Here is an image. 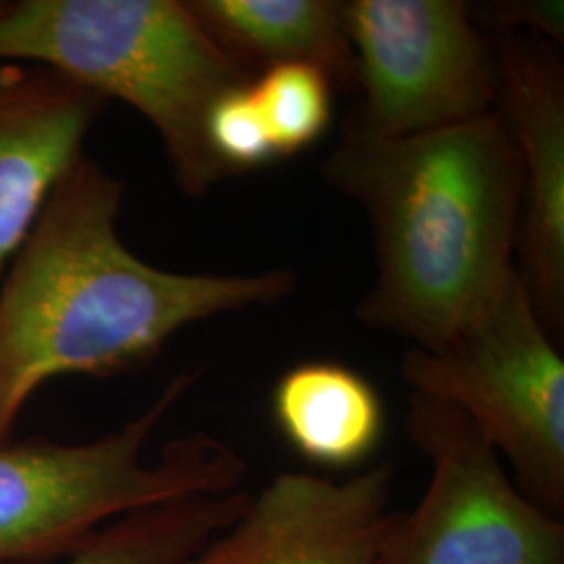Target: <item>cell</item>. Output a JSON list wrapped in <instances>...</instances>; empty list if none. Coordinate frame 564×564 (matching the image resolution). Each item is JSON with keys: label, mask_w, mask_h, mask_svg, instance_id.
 Segmentation results:
<instances>
[{"label": "cell", "mask_w": 564, "mask_h": 564, "mask_svg": "<svg viewBox=\"0 0 564 564\" xmlns=\"http://www.w3.org/2000/svg\"><path fill=\"white\" fill-rule=\"evenodd\" d=\"M123 182L82 155L44 203L0 281V444L61 377L141 372L191 324L286 300L297 274H182L118 232Z\"/></svg>", "instance_id": "cell-1"}, {"label": "cell", "mask_w": 564, "mask_h": 564, "mask_svg": "<svg viewBox=\"0 0 564 564\" xmlns=\"http://www.w3.org/2000/svg\"><path fill=\"white\" fill-rule=\"evenodd\" d=\"M321 174L370 224L377 279L356 310L366 328L435 349L517 268L523 178L498 111L410 137L343 121Z\"/></svg>", "instance_id": "cell-2"}, {"label": "cell", "mask_w": 564, "mask_h": 564, "mask_svg": "<svg viewBox=\"0 0 564 564\" xmlns=\"http://www.w3.org/2000/svg\"><path fill=\"white\" fill-rule=\"evenodd\" d=\"M0 63L42 65L130 105L160 134L188 197L230 176L212 151L207 120L253 76L203 30L186 0H0Z\"/></svg>", "instance_id": "cell-3"}, {"label": "cell", "mask_w": 564, "mask_h": 564, "mask_svg": "<svg viewBox=\"0 0 564 564\" xmlns=\"http://www.w3.org/2000/svg\"><path fill=\"white\" fill-rule=\"evenodd\" d=\"M199 377L197 368L176 375L139 416L99 440L0 444V564L63 558L134 510L237 491L247 464L209 433L176 437L155 463L144 460L147 442Z\"/></svg>", "instance_id": "cell-4"}, {"label": "cell", "mask_w": 564, "mask_h": 564, "mask_svg": "<svg viewBox=\"0 0 564 564\" xmlns=\"http://www.w3.org/2000/svg\"><path fill=\"white\" fill-rule=\"evenodd\" d=\"M410 393L458 408L535 505L564 512V360L514 268L496 297L435 349H408Z\"/></svg>", "instance_id": "cell-5"}, {"label": "cell", "mask_w": 564, "mask_h": 564, "mask_svg": "<svg viewBox=\"0 0 564 564\" xmlns=\"http://www.w3.org/2000/svg\"><path fill=\"white\" fill-rule=\"evenodd\" d=\"M405 433L431 479L393 512L383 564H564L563 521L524 496L458 408L410 393Z\"/></svg>", "instance_id": "cell-6"}, {"label": "cell", "mask_w": 564, "mask_h": 564, "mask_svg": "<svg viewBox=\"0 0 564 564\" xmlns=\"http://www.w3.org/2000/svg\"><path fill=\"white\" fill-rule=\"evenodd\" d=\"M358 65L347 123L372 137H410L498 111L494 39L463 0H349Z\"/></svg>", "instance_id": "cell-7"}, {"label": "cell", "mask_w": 564, "mask_h": 564, "mask_svg": "<svg viewBox=\"0 0 564 564\" xmlns=\"http://www.w3.org/2000/svg\"><path fill=\"white\" fill-rule=\"evenodd\" d=\"M500 67L498 113L521 162L517 249L523 281L552 339L564 330V67L547 41L494 34Z\"/></svg>", "instance_id": "cell-8"}, {"label": "cell", "mask_w": 564, "mask_h": 564, "mask_svg": "<svg viewBox=\"0 0 564 564\" xmlns=\"http://www.w3.org/2000/svg\"><path fill=\"white\" fill-rule=\"evenodd\" d=\"M391 498L389 464L345 481L281 473L181 564H383Z\"/></svg>", "instance_id": "cell-9"}, {"label": "cell", "mask_w": 564, "mask_h": 564, "mask_svg": "<svg viewBox=\"0 0 564 564\" xmlns=\"http://www.w3.org/2000/svg\"><path fill=\"white\" fill-rule=\"evenodd\" d=\"M107 107L55 69L0 63V281Z\"/></svg>", "instance_id": "cell-10"}, {"label": "cell", "mask_w": 564, "mask_h": 564, "mask_svg": "<svg viewBox=\"0 0 564 564\" xmlns=\"http://www.w3.org/2000/svg\"><path fill=\"white\" fill-rule=\"evenodd\" d=\"M203 30L253 78L270 67H318L356 95L358 65L337 0H186Z\"/></svg>", "instance_id": "cell-11"}, {"label": "cell", "mask_w": 564, "mask_h": 564, "mask_svg": "<svg viewBox=\"0 0 564 564\" xmlns=\"http://www.w3.org/2000/svg\"><path fill=\"white\" fill-rule=\"evenodd\" d=\"M272 414L289 445L326 468L362 463L383 435L379 391L360 372L328 360L286 370L272 391Z\"/></svg>", "instance_id": "cell-12"}, {"label": "cell", "mask_w": 564, "mask_h": 564, "mask_svg": "<svg viewBox=\"0 0 564 564\" xmlns=\"http://www.w3.org/2000/svg\"><path fill=\"white\" fill-rule=\"evenodd\" d=\"M249 498L237 489L134 510L102 524L59 564H181L232 523Z\"/></svg>", "instance_id": "cell-13"}, {"label": "cell", "mask_w": 564, "mask_h": 564, "mask_svg": "<svg viewBox=\"0 0 564 564\" xmlns=\"http://www.w3.org/2000/svg\"><path fill=\"white\" fill-rule=\"evenodd\" d=\"M251 90L279 158L314 144L333 118L335 86L318 67L302 63L270 67L253 78Z\"/></svg>", "instance_id": "cell-14"}, {"label": "cell", "mask_w": 564, "mask_h": 564, "mask_svg": "<svg viewBox=\"0 0 564 564\" xmlns=\"http://www.w3.org/2000/svg\"><path fill=\"white\" fill-rule=\"evenodd\" d=\"M207 139L230 176L262 167L279 158L251 84L226 93L214 105L207 120Z\"/></svg>", "instance_id": "cell-15"}, {"label": "cell", "mask_w": 564, "mask_h": 564, "mask_svg": "<svg viewBox=\"0 0 564 564\" xmlns=\"http://www.w3.org/2000/svg\"><path fill=\"white\" fill-rule=\"evenodd\" d=\"M481 13L494 34H524L563 44V0H500L485 4Z\"/></svg>", "instance_id": "cell-16"}]
</instances>
